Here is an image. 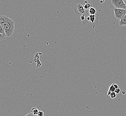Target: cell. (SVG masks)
Masks as SVG:
<instances>
[{
  "mask_svg": "<svg viewBox=\"0 0 126 116\" xmlns=\"http://www.w3.org/2000/svg\"><path fill=\"white\" fill-rule=\"evenodd\" d=\"M0 25L4 29L7 37L12 36L15 31V22L5 15L0 16Z\"/></svg>",
  "mask_w": 126,
  "mask_h": 116,
  "instance_id": "obj_1",
  "label": "cell"
},
{
  "mask_svg": "<svg viewBox=\"0 0 126 116\" xmlns=\"http://www.w3.org/2000/svg\"><path fill=\"white\" fill-rule=\"evenodd\" d=\"M114 16L117 20L121 19L126 14V10L114 8Z\"/></svg>",
  "mask_w": 126,
  "mask_h": 116,
  "instance_id": "obj_2",
  "label": "cell"
},
{
  "mask_svg": "<svg viewBox=\"0 0 126 116\" xmlns=\"http://www.w3.org/2000/svg\"><path fill=\"white\" fill-rule=\"evenodd\" d=\"M112 4L114 7L126 10V5L124 0H111Z\"/></svg>",
  "mask_w": 126,
  "mask_h": 116,
  "instance_id": "obj_3",
  "label": "cell"
},
{
  "mask_svg": "<svg viewBox=\"0 0 126 116\" xmlns=\"http://www.w3.org/2000/svg\"><path fill=\"white\" fill-rule=\"evenodd\" d=\"M74 12L77 14H85V10L84 7V6L79 4L77 5L74 8Z\"/></svg>",
  "mask_w": 126,
  "mask_h": 116,
  "instance_id": "obj_4",
  "label": "cell"
},
{
  "mask_svg": "<svg viewBox=\"0 0 126 116\" xmlns=\"http://www.w3.org/2000/svg\"><path fill=\"white\" fill-rule=\"evenodd\" d=\"M7 37V36L4 29L1 25H0V40H5Z\"/></svg>",
  "mask_w": 126,
  "mask_h": 116,
  "instance_id": "obj_5",
  "label": "cell"
},
{
  "mask_svg": "<svg viewBox=\"0 0 126 116\" xmlns=\"http://www.w3.org/2000/svg\"><path fill=\"white\" fill-rule=\"evenodd\" d=\"M83 4H84V7L85 10H89L92 7V3L90 1L85 0Z\"/></svg>",
  "mask_w": 126,
  "mask_h": 116,
  "instance_id": "obj_6",
  "label": "cell"
},
{
  "mask_svg": "<svg viewBox=\"0 0 126 116\" xmlns=\"http://www.w3.org/2000/svg\"><path fill=\"white\" fill-rule=\"evenodd\" d=\"M119 25L120 27L126 26V14L120 20L119 22Z\"/></svg>",
  "mask_w": 126,
  "mask_h": 116,
  "instance_id": "obj_7",
  "label": "cell"
},
{
  "mask_svg": "<svg viewBox=\"0 0 126 116\" xmlns=\"http://www.w3.org/2000/svg\"><path fill=\"white\" fill-rule=\"evenodd\" d=\"M115 88H114V85H113V84L110 87L109 90H108V93H107V98L110 95V94L112 92H114L115 90Z\"/></svg>",
  "mask_w": 126,
  "mask_h": 116,
  "instance_id": "obj_8",
  "label": "cell"
},
{
  "mask_svg": "<svg viewBox=\"0 0 126 116\" xmlns=\"http://www.w3.org/2000/svg\"><path fill=\"white\" fill-rule=\"evenodd\" d=\"M39 112V109L37 108H33L31 110V113L35 116L38 114Z\"/></svg>",
  "mask_w": 126,
  "mask_h": 116,
  "instance_id": "obj_9",
  "label": "cell"
},
{
  "mask_svg": "<svg viewBox=\"0 0 126 116\" xmlns=\"http://www.w3.org/2000/svg\"><path fill=\"white\" fill-rule=\"evenodd\" d=\"M97 11L94 8H91L89 10V13L90 15H95L96 14Z\"/></svg>",
  "mask_w": 126,
  "mask_h": 116,
  "instance_id": "obj_10",
  "label": "cell"
},
{
  "mask_svg": "<svg viewBox=\"0 0 126 116\" xmlns=\"http://www.w3.org/2000/svg\"><path fill=\"white\" fill-rule=\"evenodd\" d=\"M89 16L90 18V22H91L92 23H94V22L95 20V18H96L95 15L90 14Z\"/></svg>",
  "mask_w": 126,
  "mask_h": 116,
  "instance_id": "obj_11",
  "label": "cell"
},
{
  "mask_svg": "<svg viewBox=\"0 0 126 116\" xmlns=\"http://www.w3.org/2000/svg\"><path fill=\"white\" fill-rule=\"evenodd\" d=\"M110 96L112 99H114V98H116L117 96V94L115 92H113L110 94Z\"/></svg>",
  "mask_w": 126,
  "mask_h": 116,
  "instance_id": "obj_12",
  "label": "cell"
},
{
  "mask_svg": "<svg viewBox=\"0 0 126 116\" xmlns=\"http://www.w3.org/2000/svg\"><path fill=\"white\" fill-rule=\"evenodd\" d=\"M36 116H44V113L41 111H39V113Z\"/></svg>",
  "mask_w": 126,
  "mask_h": 116,
  "instance_id": "obj_13",
  "label": "cell"
},
{
  "mask_svg": "<svg viewBox=\"0 0 126 116\" xmlns=\"http://www.w3.org/2000/svg\"><path fill=\"white\" fill-rule=\"evenodd\" d=\"M114 92L116 93L117 94H119V93H120V89L119 88L116 89Z\"/></svg>",
  "mask_w": 126,
  "mask_h": 116,
  "instance_id": "obj_14",
  "label": "cell"
},
{
  "mask_svg": "<svg viewBox=\"0 0 126 116\" xmlns=\"http://www.w3.org/2000/svg\"><path fill=\"white\" fill-rule=\"evenodd\" d=\"M85 15H81V17H80V19H81V20L82 21H84V20H85Z\"/></svg>",
  "mask_w": 126,
  "mask_h": 116,
  "instance_id": "obj_15",
  "label": "cell"
},
{
  "mask_svg": "<svg viewBox=\"0 0 126 116\" xmlns=\"http://www.w3.org/2000/svg\"><path fill=\"white\" fill-rule=\"evenodd\" d=\"M113 85H114V88L115 89H117V88H119V87L118 86V85L116 84H115L114 83H113Z\"/></svg>",
  "mask_w": 126,
  "mask_h": 116,
  "instance_id": "obj_16",
  "label": "cell"
},
{
  "mask_svg": "<svg viewBox=\"0 0 126 116\" xmlns=\"http://www.w3.org/2000/svg\"><path fill=\"white\" fill-rule=\"evenodd\" d=\"M24 116H36L35 115H34L32 113H29V114H27L26 115H25Z\"/></svg>",
  "mask_w": 126,
  "mask_h": 116,
  "instance_id": "obj_17",
  "label": "cell"
},
{
  "mask_svg": "<svg viewBox=\"0 0 126 116\" xmlns=\"http://www.w3.org/2000/svg\"><path fill=\"white\" fill-rule=\"evenodd\" d=\"M124 2L125 3V4H126V0H124Z\"/></svg>",
  "mask_w": 126,
  "mask_h": 116,
  "instance_id": "obj_18",
  "label": "cell"
}]
</instances>
